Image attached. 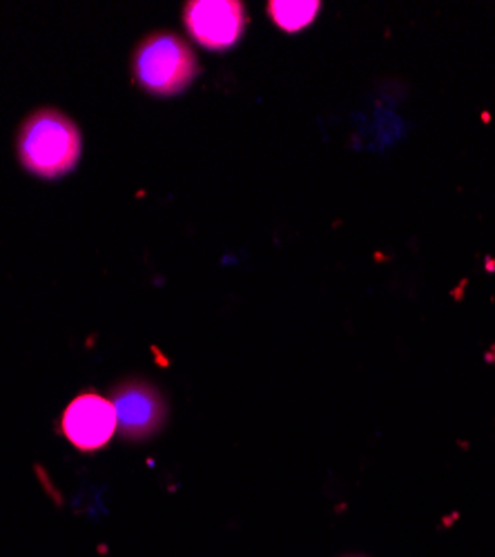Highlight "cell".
<instances>
[{
  "instance_id": "obj_1",
  "label": "cell",
  "mask_w": 495,
  "mask_h": 557,
  "mask_svg": "<svg viewBox=\"0 0 495 557\" xmlns=\"http://www.w3.org/2000/svg\"><path fill=\"white\" fill-rule=\"evenodd\" d=\"M18 159L23 168L42 178L72 172L81 159V132L59 110H38L18 129Z\"/></svg>"
},
{
  "instance_id": "obj_2",
  "label": "cell",
  "mask_w": 495,
  "mask_h": 557,
  "mask_svg": "<svg viewBox=\"0 0 495 557\" xmlns=\"http://www.w3.org/2000/svg\"><path fill=\"white\" fill-rule=\"evenodd\" d=\"M132 67L139 87L154 97L178 95L199 72L190 45L170 32H157L144 38L134 52Z\"/></svg>"
},
{
  "instance_id": "obj_3",
  "label": "cell",
  "mask_w": 495,
  "mask_h": 557,
  "mask_svg": "<svg viewBox=\"0 0 495 557\" xmlns=\"http://www.w3.org/2000/svg\"><path fill=\"white\" fill-rule=\"evenodd\" d=\"M116 410L110 399L99 393H83L70 401L61 417V431L72 446L85 453H95L114 437Z\"/></svg>"
},
{
  "instance_id": "obj_4",
  "label": "cell",
  "mask_w": 495,
  "mask_h": 557,
  "mask_svg": "<svg viewBox=\"0 0 495 557\" xmlns=\"http://www.w3.org/2000/svg\"><path fill=\"white\" fill-rule=\"evenodd\" d=\"M190 36L208 50H228L244 36L248 18L237 0H197L184 12Z\"/></svg>"
},
{
  "instance_id": "obj_5",
  "label": "cell",
  "mask_w": 495,
  "mask_h": 557,
  "mask_svg": "<svg viewBox=\"0 0 495 557\" xmlns=\"http://www.w3.org/2000/svg\"><path fill=\"white\" fill-rule=\"evenodd\" d=\"M116 424L125 440H148L165 422V401L148 382H125L114 391Z\"/></svg>"
},
{
  "instance_id": "obj_6",
  "label": "cell",
  "mask_w": 495,
  "mask_h": 557,
  "mask_svg": "<svg viewBox=\"0 0 495 557\" xmlns=\"http://www.w3.org/2000/svg\"><path fill=\"white\" fill-rule=\"evenodd\" d=\"M268 14L284 32H299L320 14V3H314V0H308V3H293V0L277 3V0H273L268 5Z\"/></svg>"
}]
</instances>
